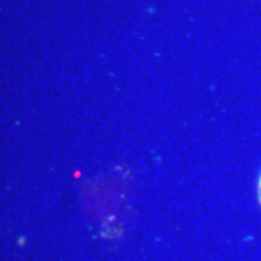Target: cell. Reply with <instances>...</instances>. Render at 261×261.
Instances as JSON below:
<instances>
[{
  "mask_svg": "<svg viewBox=\"0 0 261 261\" xmlns=\"http://www.w3.org/2000/svg\"><path fill=\"white\" fill-rule=\"evenodd\" d=\"M259 188H260V192H261V179H260V185H259Z\"/></svg>",
  "mask_w": 261,
  "mask_h": 261,
  "instance_id": "obj_1",
  "label": "cell"
}]
</instances>
